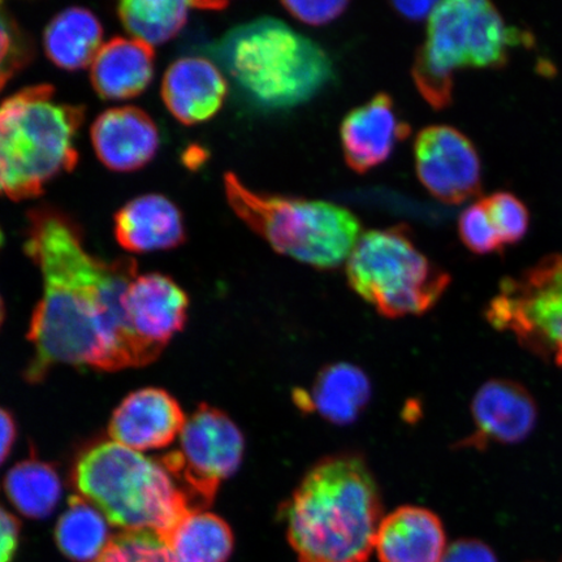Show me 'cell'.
<instances>
[{"instance_id": "d590c367", "label": "cell", "mask_w": 562, "mask_h": 562, "mask_svg": "<svg viewBox=\"0 0 562 562\" xmlns=\"http://www.w3.org/2000/svg\"><path fill=\"white\" fill-rule=\"evenodd\" d=\"M3 318H4V306H3L2 299H0V326H2Z\"/></svg>"}, {"instance_id": "74e56055", "label": "cell", "mask_w": 562, "mask_h": 562, "mask_svg": "<svg viewBox=\"0 0 562 562\" xmlns=\"http://www.w3.org/2000/svg\"><path fill=\"white\" fill-rule=\"evenodd\" d=\"M562 562V561H561Z\"/></svg>"}, {"instance_id": "7c38bea8", "label": "cell", "mask_w": 562, "mask_h": 562, "mask_svg": "<svg viewBox=\"0 0 562 562\" xmlns=\"http://www.w3.org/2000/svg\"><path fill=\"white\" fill-rule=\"evenodd\" d=\"M472 416L474 431L462 447L518 445L536 428L538 405L524 385L509 379H492L475 393Z\"/></svg>"}, {"instance_id": "d6a6232c", "label": "cell", "mask_w": 562, "mask_h": 562, "mask_svg": "<svg viewBox=\"0 0 562 562\" xmlns=\"http://www.w3.org/2000/svg\"><path fill=\"white\" fill-rule=\"evenodd\" d=\"M20 524L9 512L0 507V562H11L15 557Z\"/></svg>"}, {"instance_id": "e0dca14e", "label": "cell", "mask_w": 562, "mask_h": 562, "mask_svg": "<svg viewBox=\"0 0 562 562\" xmlns=\"http://www.w3.org/2000/svg\"><path fill=\"white\" fill-rule=\"evenodd\" d=\"M125 313L135 333L164 348L187 322L189 300L168 277L147 273L133 281L124 300Z\"/></svg>"}, {"instance_id": "30bf717a", "label": "cell", "mask_w": 562, "mask_h": 562, "mask_svg": "<svg viewBox=\"0 0 562 562\" xmlns=\"http://www.w3.org/2000/svg\"><path fill=\"white\" fill-rule=\"evenodd\" d=\"M245 441L227 414L201 405L186 422L180 449L158 460L195 512L213 503L222 482L237 472Z\"/></svg>"}, {"instance_id": "4fadbf2b", "label": "cell", "mask_w": 562, "mask_h": 562, "mask_svg": "<svg viewBox=\"0 0 562 562\" xmlns=\"http://www.w3.org/2000/svg\"><path fill=\"white\" fill-rule=\"evenodd\" d=\"M187 418L178 402L166 391L145 389L132 393L112 416V441L133 451L170 446L181 434Z\"/></svg>"}, {"instance_id": "277c9868", "label": "cell", "mask_w": 562, "mask_h": 562, "mask_svg": "<svg viewBox=\"0 0 562 562\" xmlns=\"http://www.w3.org/2000/svg\"><path fill=\"white\" fill-rule=\"evenodd\" d=\"M48 83L25 88L0 103V196L35 199L79 160L75 139L83 105L54 101Z\"/></svg>"}, {"instance_id": "e575fe53", "label": "cell", "mask_w": 562, "mask_h": 562, "mask_svg": "<svg viewBox=\"0 0 562 562\" xmlns=\"http://www.w3.org/2000/svg\"><path fill=\"white\" fill-rule=\"evenodd\" d=\"M437 2H430V0H427V2H395L393 3V7H395V10L398 13H402V15L405 19L409 20H424L428 15L431 16L432 11L435 10V7H437Z\"/></svg>"}, {"instance_id": "5bb4252c", "label": "cell", "mask_w": 562, "mask_h": 562, "mask_svg": "<svg viewBox=\"0 0 562 562\" xmlns=\"http://www.w3.org/2000/svg\"><path fill=\"white\" fill-rule=\"evenodd\" d=\"M409 135L411 126L400 121L392 98L378 94L344 119L340 130L344 157L351 170L364 173L384 164L398 140Z\"/></svg>"}, {"instance_id": "83f0119b", "label": "cell", "mask_w": 562, "mask_h": 562, "mask_svg": "<svg viewBox=\"0 0 562 562\" xmlns=\"http://www.w3.org/2000/svg\"><path fill=\"white\" fill-rule=\"evenodd\" d=\"M33 42L0 2V91L32 61Z\"/></svg>"}, {"instance_id": "ac0fdd59", "label": "cell", "mask_w": 562, "mask_h": 562, "mask_svg": "<svg viewBox=\"0 0 562 562\" xmlns=\"http://www.w3.org/2000/svg\"><path fill=\"white\" fill-rule=\"evenodd\" d=\"M374 550L381 562H441L447 551L445 527L428 509L398 508L379 525Z\"/></svg>"}, {"instance_id": "836d02e7", "label": "cell", "mask_w": 562, "mask_h": 562, "mask_svg": "<svg viewBox=\"0 0 562 562\" xmlns=\"http://www.w3.org/2000/svg\"><path fill=\"white\" fill-rule=\"evenodd\" d=\"M16 438L15 422L9 413L0 409V465L5 461L11 452L13 441Z\"/></svg>"}, {"instance_id": "4316f807", "label": "cell", "mask_w": 562, "mask_h": 562, "mask_svg": "<svg viewBox=\"0 0 562 562\" xmlns=\"http://www.w3.org/2000/svg\"><path fill=\"white\" fill-rule=\"evenodd\" d=\"M93 562H173V559L159 533L131 530L111 537L101 557Z\"/></svg>"}, {"instance_id": "1f68e13d", "label": "cell", "mask_w": 562, "mask_h": 562, "mask_svg": "<svg viewBox=\"0 0 562 562\" xmlns=\"http://www.w3.org/2000/svg\"><path fill=\"white\" fill-rule=\"evenodd\" d=\"M441 562H497L494 551L480 540H460L447 548Z\"/></svg>"}, {"instance_id": "6da1fadb", "label": "cell", "mask_w": 562, "mask_h": 562, "mask_svg": "<svg viewBox=\"0 0 562 562\" xmlns=\"http://www.w3.org/2000/svg\"><path fill=\"white\" fill-rule=\"evenodd\" d=\"M25 251L44 278L27 335L34 347L27 381L41 382L59 363L117 371L157 360L164 348L140 339L125 313L135 259L91 256L75 223L48 207L27 216Z\"/></svg>"}, {"instance_id": "8992f818", "label": "cell", "mask_w": 562, "mask_h": 562, "mask_svg": "<svg viewBox=\"0 0 562 562\" xmlns=\"http://www.w3.org/2000/svg\"><path fill=\"white\" fill-rule=\"evenodd\" d=\"M521 42L519 31L486 0L440 2L414 63V81L428 104L445 109L452 102L457 69L502 67Z\"/></svg>"}, {"instance_id": "2e32d148", "label": "cell", "mask_w": 562, "mask_h": 562, "mask_svg": "<svg viewBox=\"0 0 562 562\" xmlns=\"http://www.w3.org/2000/svg\"><path fill=\"white\" fill-rule=\"evenodd\" d=\"M227 94L226 75L203 56L176 60L161 81L166 108L184 125L210 121L220 112Z\"/></svg>"}, {"instance_id": "8fae6325", "label": "cell", "mask_w": 562, "mask_h": 562, "mask_svg": "<svg viewBox=\"0 0 562 562\" xmlns=\"http://www.w3.org/2000/svg\"><path fill=\"white\" fill-rule=\"evenodd\" d=\"M418 178L435 199L459 205L477 195L482 166L475 146L448 125L428 126L414 145Z\"/></svg>"}, {"instance_id": "9c48e42d", "label": "cell", "mask_w": 562, "mask_h": 562, "mask_svg": "<svg viewBox=\"0 0 562 562\" xmlns=\"http://www.w3.org/2000/svg\"><path fill=\"white\" fill-rule=\"evenodd\" d=\"M486 316L497 331L510 334L531 355L562 369V255L503 280Z\"/></svg>"}, {"instance_id": "7402d4cb", "label": "cell", "mask_w": 562, "mask_h": 562, "mask_svg": "<svg viewBox=\"0 0 562 562\" xmlns=\"http://www.w3.org/2000/svg\"><path fill=\"white\" fill-rule=\"evenodd\" d=\"M103 27L89 10L72 7L47 25L44 46L48 59L66 70L86 68L102 48Z\"/></svg>"}, {"instance_id": "f1b7e54d", "label": "cell", "mask_w": 562, "mask_h": 562, "mask_svg": "<svg viewBox=\"0 0 562 562\" xmlns=\"http://www.w3.org/2000/svg\"><path fill=\"white\" fill-rule=\"evenodd\" d=\"M483 202L503 245L521 241L530 226V214L525 203L509 192L491 194Z\"/></svg>"}, {"instance_id": "5b68a950", "label": "cell", "mask_w": 562, "mask_h": 562, "mask_svg": "<svg viewBox=\"0 0 562 562\" xmlns=\"http://www.w3.org/2000/svg\"><path fill=\"white\" fill-rule=\"evenodd\" d=\"M75 483L88 503L125 531L150 530L165 538L195 512L159 461L115 441L81 457Z\"/></svg>"}, {"instance_id": "603a6c76", "label": "cell", "mask_w": 562, "mask_h": 562, "mask_svg": "<svg viewBox=\"0 0 562 562\" xmlns=\"http://www.w3.org/2000/svg\"><path fill=\"white\" fill-rule=\"evenodd\" d=\"M173 562H226L234 550V536L221 517L193 512L164 538Z\"/></svg>"}, {"instance_id": "cb8c5ba5", "label": "cell", "mask_w": 562, "mask_h": 562, "mask_svg": "<svg viewBox=\"0 0 562 562\" xmlns=\"http://www.w3.org/2000/svg\"><path fill=\"white\" fill-rule=\"evenodd\" d=\"M192 10H196L195 2L125 0L119 4L117 15L133 38L156 46L178 35Z\"/></svg>"}, {"instance_id": "8d00e7d4", "label": "cell", "mask_w": 562, "mask_h": 562, "mask_svg": "<svg viewBox=\"0 0 562 562\" xmlns=\"http://www.w3.org/2000/svg\"><path fill=\"white\" fill-rule=\"evenodd\" d=\"M0 240H2V238H0Z\"/></svg>"}, {"instance_id": "d4e9b609", "label": "cell", "mask_w": 562, "mask_h": 562, "mask_svg": "<svg viewBox=\"0 0 562 562\" xmlns=\"http://www.w3.org/2000/svg\"><path fill=\"white\" fill-rule=\"evenodd\" d=\"M56 543L76 562H93L109 544L108 522L86 498L70 497L69 507L55 530Z\"/></svg>"}, {"instance_id": "f546056e", "label": "cell", "mask_w": 562, "mask_h": 562, "mask_svg": "<svg viewBox=\"0 0 562 562\" xmlns=\"http://www.w3.org/2000/svg\"><path fill=\"white\" fill-rule=\"evenodd\" d=\"M459 232L462 243L475 255H492V252L504 250V245L492 224L483 200L476 201L462 211Z\"/></svg>"}, {"instance_id": "484cf974", "label": "cell", "mask_w": 562, "mask_h": 562, "mask_svg": "<svg viewBox=\"0 0 562 562\" xmlns=\"http://www.w3.org/2000/svg\"><path fill=\"white\" fill-rule=\"evenodd\" d=\"M5 492L26 517L50 516L59 503L61 484L52 467L37 460L20 462L5 477Z\"/></svg>"}, {"instance_id": "9a60e30c", "label": "cell", "mask_w": 562, "mask_h": 562, "mask_svg": "<svg viewBox=\"0 0 562 562\" xmlns=\"http://www.w3.org/2000/svg\"><path fill=\"white\" fill-rule=\"evenodd\" d=\"M97 157L112 171L139 170L156 157L160 137L145 111L126 105L104 111L90 131Z\"/></svg>"}, {"instance_id": "ffe728a7", "label": "cell", "mask_w": 562, "mask_h": 562, "mask_svg": "<svg viewBox=\"0 0 562 562\" xmlns=\"http://www.w3.org/2000/svg\"><path fill=\"white\" fill-rule=\"evenodd\" d=\"M156 54L136 38L117 37L104 44L91 63L90 79L105 101L131 100L144 93L154 76Z\"/></svg>"}, {"instance_id": "3957f363", "label": "cell", "mask_w": 562, "mask_h": 562, "mask_svg": "<svg viewBox=\"0 0 562 562\" xmlns=\"http://www.w3.org/2000/svg\"><path fill=\"white\" fill-rule=\"evenodd\" d=\"M205 52L244 100L261 110L311 101L334 79L333 61L323 48L277 19L238 25Z\"/></svg>"}, {"instance_id": "44dd1931", "label": "cell", "mask_w": 562, "mask_h": 562, "mask_svg": "<svg viewBox=\"0 0 562 562\" xmlns=\"http://www.w3.org/2000/svg\"><path fill=\"white\" fill-rule=\"evenodd\" d=\"M371 396L369 378L353 364L336 363L323 369L311 392L296 395L302 411L319 413L335 425H349Z\"/></svg>"}, {"instance_id": "52a82bcc", "label": "cell", "mask_w": 562, "mask_h": 562, "mask_svg": "<svg viewBox=\"0 0 562 562\" xmlns=\"http://www.w3.org/2000/svg\"><path fill=\"white\" fill-rule=\"evenodd\" d=\"M224 188L232 210L273 250L316 269L347 261L360 238V221L334 203L257 193L234 173Z\"/></svg>"}, {"instance_id": "4dcf8cb0", "label": "cell", "mask_w": 562, "mask_h": 562, "mask_svg": "<svg viewBox=\"0 0 562 562\" xmlns=\"http://www.w3.org/2000/svg\"><path fill=\"white\" fill-rule=\"evenodd\" d=\"M284 9L293 18L308 25H325L339 18L347 10V2L327 0V2H283Z\"/></svg>"}, {"instance_id": "d6986e66", "label": "cell", "mask_w": 562, "mask_h": 562, "mask_svg": "<svg viewBox=\"0 0 562 562\" xmlns=\"http://www.w3.org/2000/svg\"><path fill=\"white\" fill-rule=\"evenodd\" d=\"M115 236L125 250L149 252L178 248L186 228L178 206L159 194L132 200L115 215Z\"/></svg>"}, {"instance_id": "ba28073f", "label": "cell", "mask_w": 562, "mask_h": 562, "mask_svg": "<svg viewBox=\"0 0 562 562\" xmlns=\"http://www.w3.org/2000/svg\"><path fill=\"white\" fill-rule=\"evenodd\" d=\"M347 278L358 296L389 318L430 311L451 281L418 250L405 226L358 238L347 259Z\"/></svg>"}, {"instance_id": "7a4b0ae2", "label": "cell", "mask_w": 562, "mask_h": 562, "mask_svg": "<svg viewBox=\"0 0 562 562\" xmlns=\"http://www.w3.org/2000/svg\"><path fill=\"white\" fill-rule=\"evenodd\" d=\"M381 515L374 476L351 453L316 463L283 509L288 539L301 562H368Z\"/></svg>"}]
</instances>
